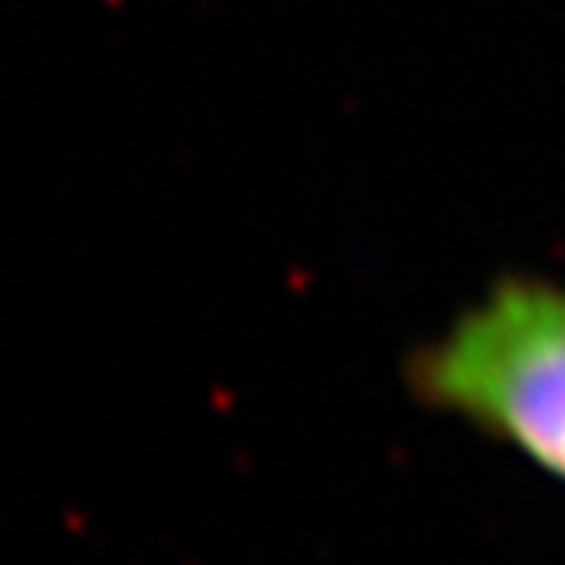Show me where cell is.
I'll return each instance as SVG.
<instances>
[{"instance_id":"6da1fadb","label":"cell","mask_w":565,"mask_h":565,"mask_svg":"<svg viewBox=\"0 0 565 565\" xmlns=\"http://www.w3.org/2000/svg\"><path fill=\"white\" fill-rule=\"evenodd\" d=\"M419 406L514 450L565 488V282L498 276L406 361Z\"/></svg>"}]
</instances>
